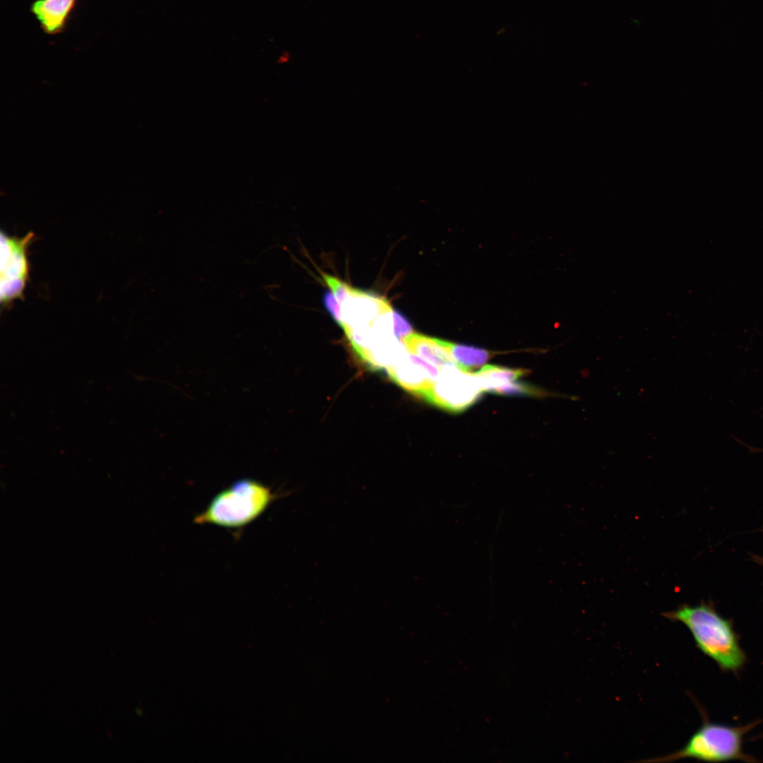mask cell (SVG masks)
Returning a JSON list of instances; mask_svg holds the SVG:
<instances>
[{
  "mask_svg": "<svg viewBox=\"0 0 763 763\" xmlns=\"http://www.w3.org/2000/svg\"><path fill=\"white\" fill-rule=\"evenodd\" d=\"M662 615L671 622L685 625L697 647L722 671L737 673L744 666L746 654L732 622L718 614L711 605L682 604L662 613Z\"/></svg>",
  "mask_w": 763,
  "mask_h": 763,
  "instance_id": "6da1fadb",
  "label": "cell"
},
{
  "mask_svg": "<svg viewBox=\"0 0 763 763\" xmlns=\"http://www.w3.org/2000/svg\"><path fill=\"white\" fill-rule=\"evenodd\" d=\"M703 718L702 726L680 750L665 756L639 762L664 763L682 759H694L706 762L731 760L758 762L755 757L746 754L743 749L744 737L758 724V721L746 725L732 726L711 722L706 717Z\"/></svg>",
  "mask_w": 763,
  "mask_h": 763,
  "instance_id": "7a4b0ae2",
  "label": "cell"
},
{
  "mask_svg": "<svg viewBox=\"0 0 763 763\" xmlns=\"http://www.w3.org/2000/svg\"><path fill=\"white\" fill-rule=\"evenodd\" d=\"M278 495L261 483L243 479L216 495L194 522L238 528L257 519Z\"/></svg>",
  "mask_w": 763,
  "mask_h": 763,
  "instance_id": "3957f363",
  "label": "cell"
},
{
  "mask_svg": "<svg viewBox=\"0 0 763 763\" xmlns=\"http://www.w3.org/2000/svg\"><path fill=\"white\" fill-rule=\"evenodd\" d=\"M483 390L475 374L446 365L432 386L421 397L430 403L452 413H460L474 404Z\"/></svg>",
  "mask_w": 763,
  "mask_h": 763,
  "instance_id": "277c9868",
  "label": "cell"
},
{
  "mask_svg": "<svg viewBox=\"0 0 763 763\" xmlns=\"http://www.w3.org/2000/svg\"><path fill=\"white\" fill-rule=\"evenodd\" d=\"M32 232L25 236L13 237L1 232L0 300L2 307H7L16 300L23 298L29 278L28 257L29 245L34 239Z\"/></svg>",
  "mask_w": 763,
  "mask_h": 763,
  "instance_id": "5b68a950",
  "label": "cell"
},
{
  "mask_svg": "<svg viewBox=\"0 0 763 763\" xmlns=\"http://www.w3.org/2000/svg\"><path fill=\"white\" fill-rule=\"evenodd\" d=\"M386 372L393 382L420 398L439 375L434 365L409 352L387 368Z\"/></svg>",
  "mask_w": 763,
  "mask_h": 763,
  "instance_id": "8992f818",
  "label": "cell"
},
{
  "mask_svg": "<svg viewBox=\"0 0 763 763\" xmlns=\"http://www.w3.org/2000/svg\"><path fill=\"white\" fill-rule=\"evenodd\" d=\"M341 307L343 329L370 325L380 314L392 309L384 298L355 288H352L350 295L341 304Z\"/></svg>",
  "mask_w": 763,
  "mask_h": 763,
  "instance_id": "52a82bcc",
  "label": "cell"
},
{
  "mask_svg": "<svg viewBox=\"0 0 763 763\" xmlns=\"http://www.w3.org/2000/svg\"><path fill=\"white\" fill-rule=\"evenodd\" d=\"M76 0H36L30 11L39 21L45 32L49 35L60 32L74 7Z\"/></svg>",
  "mask_w": 763,
  "mask_h": 763,
  "instance_id": "ba28073f",
  "label": "cell"
},
{
  "mask_svg": "<svg viewBox=\"0 0 763 763\" xmlns=\"http://www.w3.org/2000/svg\"><path fill=\"white\" fill-rule=\"evenodd\" d=\"M402 341L409 353L434 365L442 367L446 365H456L442 340L412 333Z\"/></svg>",
  "mask_w": 763,
  "mask_h": 763,
  "instance_id": "9c48e42d",
  "label": "cell"
},
{
  "mask_svg": "<svg viewBox=\"0 0 763 763\" xmlns=\"http://www.w3.org/2000/svg\"><path fill=\"white\" fill-rule=\"evenodd\" d=\"M404 345L397 338L376 343L356 355L372 370L387 369L408 353Z\"/></svg>",
  "mask_w": 763,
  "mask_h": 763,
  "instance_id": "30bf717a",
  "label": "cell"
},
{
  "mask_svg": "<svg viewBox=\"0 0 763 763\" xmlns=\"http://www.w3.org/2000/svg\"><path fill=\"white\" fill-rule=\"evenodd\" d=\"M526 370L497 365H486L475 373L483 391L494 393L499 387L524 376Z\"/></svg>",
  "mask_w": 763,
  "mask_h": 763,
  "instance_id": "8fae6325",
  "label": "cell"
},
{
  "mask_svg": "<svg viewBox=\"0 0 763 763\" xmlns=\"http://www.w3.org/2000/svg\"><path fill=\"white\" fill-rule=\"evenodd\" d=\"M443 344L455 364L461 369H470L482 366L490 357L487 351L471 346L454 344L443 341Z\"/></svg>",
  "mask_w": 763,
  "mask_h": 763,
  "instance_id": "7c38bea8",
  "label": "cell"
},
{
  "mask_svg": "<svg viewBox=\"0 0 763 763\" xmlns=\"http://www.w3.org/2000/svg\"><path fill=\"white\" fill-rule=\"evenodd\" d=\"M324 282L341 304L350 295L353 287L329 274L321 273Z\"/></svg>",
  "mask_w": 763,
  "mask_h": 763,
  "instance_id": "4fadbf2b",
  "label": "cell"
},
{
  "mask_svg": "<svg viewBox=\"0 0 763 763\" xmlns=\"http://www.w3.org/2000/svg\"><path fill=\"white\" fill-rule=\"evenodd\" d=\"M494 393L502 395H543V392L523 383L511 382L497 388Z\"/></svg>",
  "mask_w": 763,
  "mask_h": 763,
  "instance_id": "5bb4252c",
  "label": "cell"
},
{
  "mask_svg": "<svg viewBox=\"0 0 763 763\" xmlns=\"http://www.w3.org/2000/svg\"><path fill=\"white\" fill-rule=\"evenodd\" d=\"M323 303L326 309L333 320L342 327L343 325L341 304L331 290H326L323 294Z\"/></svg>",
  "mask_w": 763,
  "mask_h": 763,
  "instance_id": "9a60e30c",
  "label": "cell"
},
{
  "mask_svg": "<svg viewBox=\"0 0 763 763\" xmlns=\"http://www.w3.org/2000/svg\"><path fill=\"white\" fill-rule=\"evenodd\" d=\"M394 334L397 338L403 339L412 333L413 328L409 321L398 312L393 310Z\"/></svg>",
  "mask_w": 763,
  "mask_h": 763,
  "instance_id": "2e32d148",
  "label": "cell"
}]
</instances>
